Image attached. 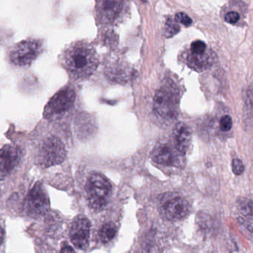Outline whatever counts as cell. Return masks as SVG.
<instances>
[{"label": "cell", "mask_w": 253, "mask_h": 253, "mask_svg": "<svg viewBox=\"0 0 253 253\" xmlns=\"http://www.w3.org/2000/svg\"><path fill=\"white\" fill-rule=\"evenodd\" d=\"M62 62L72 78L84 80L96 71L99 65V57L89 43L77 42L65 49L62 53Z\"/></svg>", "instance_id": "6da1fadb"}, {"label": "cell", "mask_w": 253, "mask_h": 253, "mask_svg": "<svg viewBox=\"0 0 253 253\" xmlns=\"http://www.w3.org/2000/svg\"><path fill=\"white\" fill-rule=\"evenodd\" d=\"M35 140V160L39 166L47 168L64 161L66 150L60 138L53 135H47Z\"/></svg>", "instance_id": "7a4b0ae2"}, {"label": "cell", "mask_w": 253, "mask_h": 253, "mask_svg": "<svg viewBox=\"0 0 253 253\" xmlns=\"http://www.w3.org/2000/svg\"><path fill=\"white\" fill-rule=\"evenodd\" d=\"M178 92L172 83H167L156 93L153 110L158 120L163 123H172L178 115Z\"/></svg>", "instance_id": "3957f363"}, {"label": "cell", "mask_w": 253, "mask_h": 253, "mask_svg": "<svg viewBox=\"0 0 253 253\" xmlns=\"http://www.w3.org/2000/svg\"><path fill=\"white\" fill-rule=\"evenodd\" d=\"M44 44L40 39L28 37L13 44L7 53L9 62L13 66L27 69L42 53Z\"/></svg>", "instance_id": "277c9868"}, {"label": "cell", "mask_w": 253, "mask_h": 253, "mask_svg": "<svg viewBox=\"0 0 253 253\" xmlns=\"http://www.w3.org/2000/svg\"><path fill=\"white\" fill-rule=\"evenodd\" d=\"M75 100L74 89L70 87L61 89L50 98L46 105L43 114L44 119L53 121L63 117L72 109Z\"/></svg>", "instance_id": "5b68a950"}, {"label": "cell", "mask_w": 253, "mask_h": 253, "mask_svg": "<svg viewBox=\"0 0 253 253\" xmlns=\"http://www.w3.org/2000/svg\"><path fill=\"white\" fill-rule=\"evenodd\" d=\"M86 190L90 206L95 210H101L108 203L112 187L103 175L93 174L87 180Z\"/></svg>", "instance_id": "8992f818"}, {"label": "cell", "mask_w": 253, "mask_h": 253, "mask_svg": "<svg viewBox=\"0 0 253 253\" xmlns=\"http://www.w3.org/2000/svg\"><path fill=\"white\" fill-rule=\"evenodd\" d=\"M25 212L32 218L42 216L50 208V202L44 187L37 183L30 190L24 203Z\"/></svg>", "instance_id": "52a82bcc"}, {"label": "cell", "mask_w": 253, "mask_h": 253, "mask_svg": "<svg viewBox=\"0 0 253 253\" xmlns=\"http://www.w3.org/2000/svg\"><path fill=\"white\" fill-rule=\"evenodd\" d=\"M160 210L167 219L176 221L188 215L190 206L188 202L180 195L168 193L161 201Z\"/></svg>", "instance_id": "ba28073f"}, {"label": "cell", "mask_w": 253, "mask_h": 253, "mask_svg": "<svg viewBox=\"0 0 253 253\" xmlns=\"http://www.w3.org/2000/svg\"><path fill=\"white\" fill-rule=\"evenodd\" d=\"M182 154L172 143H159L152 152L151 157L156 163L165 166H180L184 161Z\"/></svg>", "instance_id": "9c48e42d"}, {"label": "cell", "mask_w": 253, "mask_h": 253, "mask_svg": "<svg viewBox=\"0 0 253 253\" xmlns=\"http://www.w3.org/2000/svg\"><path fill=\"white\" fill-rule=\"evenodd\" d=\"M126 1H101L96 7L98 17L103 23L114 25L120 22L126 12Z\"/></svg>", "instance_id": "30bf717a"}, {"label": "cell", "mask_w": 253, "mask_h": 253, "mask_svg": "<svg viewBox=\"0 0 253 253\" xmlns=\"http://www.w3.org/2000/svg\"><path fill=\"white\" fill-rule=\"evenodd\" d=\"M23 151L16 144H8L0 150V179L8 176L22 160Z\"/></svg>", "instance_id": "8fae6325"}, {"label": "cell", "mask_w": 253, "mask_h": 253, "mask_svg": "<svg viewBox=\"0 0 253 253\" xmlns=\"http://www.w3.org/2000/svg\"><path fill=\"white\" fill-rule=\"evenodd\" d=\"M184 59L186 64L192 69L203 71L212 66L215 56L210 49L205 52H195L188 49L184 53Z\"/></svg>", "instance_id": "7c38bea8"}, {"label": "cell", "mask_w": 253, "mask_h": 253, "mask_svg": "<svg viewBox=\"0 0 253 253\" xmlns=\"http://www.w3.org/2000/svg\"><path fill=\"white\" fill-rule=\"evenodd\" d=\"M90 233V221L85 218H78L71 226L70 236L75 247L84 250L88 246Z\"/></svg>", "instance_id": "4fadbf2b"}, {"label": "cell", "mask_w": 253, "mask_h": 253, "mask_svg": "<svg viewBox=\"0 0 253 253\" xmlns=\"http://www.w3.org/2000/svg\"><path fill=\"white\" fill-rule=\"evenodd\" d=\"M191 140L190 128L184 123H178L172 132V144L184 155L190 148Z\"/></svg>", "instance_id": "5bb4252c"}, {"label": "cell", "mask_w": 253, "mask_h": 253, "mask_svg": "<svg viewBox=\"0 0 253 253\" xmlns=\"http://www.w3.org/2000/svg\"><path fill=\"white\" fill-rule=\"evenodd\" d=\"M108 77L116 82H126L131 77L132 71L123 65H114L108 68Z\"/></svg>", "instance_id": "9a60e30c"}, {"label": "cell", "mask_w": 253, "mask_h": 253, "mask_svg": "<svg viewBox=\"0 0 253 253\" xmlns=\"http://www.w3.org/2000/svg\"><path fill=\"white\" fill-rule=\"evenodd\" d=\"M237 207L239 212L245 218L253 220V202L246 198L238 199Z\"/></svg>", "instance_id": "2e32d148"}, {"label": "cell", "mask_w": 253, "mask_h": 253, "mask_svg": "<svg viewBox=\"0 0 253 253\" xmlns=\"http://www.w3.org/2000/svg\"><path fill=\"white\" fill-rule=\"evenodd\" d=\"M117 227L113 223H107L101 227L99 230V238L104 243L110 242L115 237L117 234Z\"/></svg>", "instance_id": "e0dca14e"}, {"label": "cell", "mask_w": 253, "mask_h": 253, "mask_svg": "<svg viewBox=\"0 0 253 253\" xmlns=\"http://www.w3.org/2000/svg\"><path fill=\"white\" fill-rule=\"evenodd\" d=\"M180 31V26L175 19L168 18L165 26V35L167 37H171L178 34Z\"/></svg>", "instance_id": "ac0fdd59"}, {"label": "cell", "mask_w": 253, "mask_h": 253, "mask_svg": "<svg viewBox=\"0 0 253 253\" xmlns=\"http://www.w3.org/2000/svg\"><path fill=\"white\" fill-rule=\"evenodd\" d=\"M199 224H200V227H202L203 230H205V231H211V230H212V228H214V224L212 218L206 215H203L200 216Z\"/></svg>", "instance_id": "d6986e66"}, {"label": "cell", "mask_w": 253, "mask_h": 253, "mask_svg": "<svg viewBox=\"0 0 253 253\" xmlns=\"http://www.w3.org/2000/svg\"><path fill=\"white\" fill-rule=\"evenodd\" d=\"M174 19H175L177 22H179V23L182 24L183 25L186 27L190 26L193 23L191 18L188 15L182 13V12L177 13Z\"/></svg>", "instance_id": "ffe728a7"}, {"label": "cell", "mask_w": 253, "mask_h": 253, "mask_svg": "<svg viewBox=\"0 0 253 253\" xmlns=\"http://www.w3.org/2000/svg\"><path fill=\"white\" fill-rule=\"evenodd\" d=\"M233 120L231 117L229 115L223 116L220 120V129L223 132H228L232 129Z\"/></svg>", "instance_id": "44dd1931"}, {"label": "cell", "mask_w": 253, "mask_h": 253, "mask_svg": "<svg viewBox=\"0 0 253 253\" xmlns=\"http://www.w3.org/2000/svg\"><path fill=\"white\" fill-rule=\"evenodd\" d=\"M232 169H233V172H234L235 175H241L245 170V166H244L242 160L239 159H234L232 163Z\"/></svg>", "instance_id": "7402d4cb"}, {"label": "cell", "mask_w": 253, "mask_h": 253, "mask_svg": "<svg viewBox=\"0 0 253 253\" xmlns=\"http://www.w3.org/2000/svg\"><path fill=\"white\" fill-rule=\"evenodd\" d=\"M226 22L230 24H235L239 22L240 19V15L238 12L230 11L227 13L224 16Z\"/></svg>", "instance_id": "603a6c76"}, {"label": "cell", "mask_w": 253, "mask_h": 253, "mask_svg": "<svg viewBox=\"0 0 253 253\" xmlns=\"http://www.w3.org/2000/svg\"><path fill=\"white\" fill-rule=\"evenodd\" d=\"M61 253H75L74 250L69 246H65L62 248Z\"/></svg>", "instance_id": "cb8c5ba5"}, {"label": "cell", "mask_w": 253, "mask_h": 253, "mask_svg": "<svg viewBox=\"0 0 253 253\" xmlns=\"http://www.w3.org/2000/svg\"><path fill=\"white\" fill-rule=\"evenodd\" d=\"M4 231H3L2 228H1V227H0V246H1V244H2L3 241H4Z\"/></svg>", "instance_id": "d4e9b609"}]
</instances>
